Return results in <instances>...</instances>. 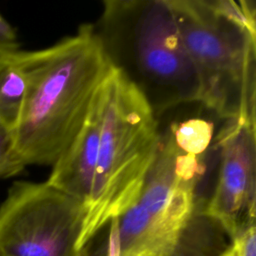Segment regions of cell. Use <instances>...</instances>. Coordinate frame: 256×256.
<instances>
[{"mask_svg": "<svg viewBox=\"0 0 256 256\" xmlns=\"http://www.w3.org/2000/svg\"><path fill=\"white\" fill-rule=\"evenodd\" d=\"M18 56L27 87L14 147L25 166H52L81 129L112 66L92 24Z\"/></svg>", "mask_w": 256, "mask_h": 256, "instance_id": "1", "label": "cell"}, {"mask_svg": "<svg viewBox=\"0 0 256 256\" xmlns=\"http://www.w3.org/2000/svg\"><path fill=\"white\" fill-rule=\"evenodd\" d=\"M112 67L140 92L157 120L199 103L200 80L168 0H107L94 25Z\"/></svg>", "mask_w": 256, "mask_h": 256, "instance_id": "2", "label": "cell"}, {"mask_svg": "<svg viewBox=\"0 0 256 256\" xmlns=\"http://www.w3.org/2000/svg\"><path fill=\"white\" fill-rule=\"evenodd\" d=\"M168 1L200 80L199 104L220 120L256 124L255 2Z\"/></svg>", "mask_w": 256, "mask_h": 256, "instance_id": "3", "label": "cell"}, {"mask_svg": "<svg viewBox=\"0 0 256 256\" xmlns=\"http://www.w3.org/2000/svg\"><path fill=\"white\" fill-rule=\"evenodd\" d=\"M97 164L78 249L139 197L155 158L160 128L140 92L114 67L102 87Z\"/></svg>", "mask_w": 256, "mask_h": 256, "instance_id": "4", "label": "cell"}, {"mask_svg": "<svg viewBox=\"0 0 256 256\" xmlns=\"http://www.w3.org/2000/svg\"><path fill=\"white\" fill-rule=\"evenodd\" d=\"M211 150L181 146L167 127L137 200L115 217L118 256H164L193 215Z\"/></svg>", "mask_w": 256, "mask_h": 256, "instance_id": "5", "label": "cell"}, {"mask_svg": "<svg viewBox=\"0 0 256 256\" xmlns=\"http://www.w3.org/2000/svg\"><path fill=\"white\" fill-rule=\"evenodd\" d=\"M84 216L47 182L15 181L0 206V256H79Z\"/></svg>", "mask_w": 256, "mask_h": 256, "instance_id": "6", "label": "cell"}, {"mask_svg": "<svg viewBox=\"0 0 256 256\" xmlns=\"http://www.w3.org/2000/svg\"><path fill=\"white\" fill-rule=\"evenodd\" d=\"M218 171L202 213L233 239L255 225L256 124L226 120L215 134Z\"/></svg>", "mask_w": 256, "mask_h": 256, "instance_id": "7", "label": "cell"}, {"mask_svg": "<svg viewBox=\"0 0 256 256\" xmlns=\"http://www.w3.org/2000/svg\"><path fill=\"white\" fill-rule=\"evenodd\" d=\"M103 85V84H102ZM102 87V86H101ZM103 120L101 88L81 129L52 165L47 184L84 206L95 174Z\"/></svg>", "mask_w": 256, "mask_h": 256, "instance_id": "8", "label": "cell"}, {"mask_svg": "<svg viewBox=\"0 0 256 256\" xmlns=\"http://www.w3.org/2000/svg\"><path fill=\"white\" fill-rule=\"evenodd\" d=\"M232 243L219 222L205 213L195 212L164 256H222Z\"/></svg>", "mask_w": 256, "mask_h": 256, "instance_id": "9", "label": "cell"}, {"mask_svg": "<svg viewBox=\"0 0 256 256\" xmlns=\"http://www.w3.org/2000/svg\"><path fill=\"white\" fill-rule=\"evenodd\" d=\"M19 51L0 57V124L12 134L20 118L27 87Z\"/></svg>", "mask_w": 256, "mask_h": 256, "instance_id": "10", "label": "cell"}, {"mask_svg": "<svg viewBox=\"0 0 256 256\" xmlns=\"http://www.w3.org/2000/svg\"><path fill=\"white\" fill-rule=\"evenodd\" d=\"M25 167L16 153L12 132L0 124V178L17 175Z\"/></svg>", "mask_w": 256, "mask_h": 256, "instance_id": "11", "label": "cell"}, {"mask_svg": "<svg viewBox=\"0 0 256 256\" xmlns=\"http://www.w3.org/2000/svg\"><path fill=\"white\" fill-rule=\"evenodd\" d=\"M19 42L11 24L0 13V57L19 51Z\"/></svg>", "mask_w": 256, "mask_h": 256, "instance_id": "12", "label": "cell"}, {"mask_svg": "<svg viewBox=\"0 0 256 256\" xmlns=\"http://www.w3.org/2000/svg\"><path fill=\"white\" fill-rule=\"evenodd\" d=\"M238 256H256V228L250 226L239 236L233 239Z\"/></svg>", "mask_w": 256, "mask_h": 256, "instance_id": "13", "label": "cell"}, {"mask_svg": "<svg viewBox=\"0 0 256 256\" xmlns=\"http://www.w3.org/2000/svg\"><path fill=\"white\" fill-rule=\"evenodd\" d=\"M222 256H238L237 248H236L234 242L232 243V245L229 247V249H228Z\"/></svg>", "mask_w": 256, "mask_h": 256, "instance_id": "14", "label": "cell"}]
</instances>
